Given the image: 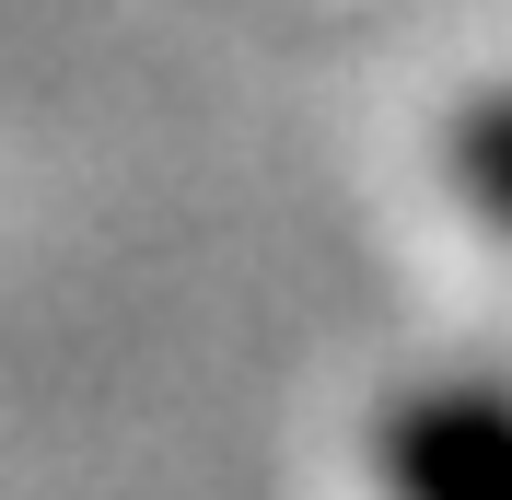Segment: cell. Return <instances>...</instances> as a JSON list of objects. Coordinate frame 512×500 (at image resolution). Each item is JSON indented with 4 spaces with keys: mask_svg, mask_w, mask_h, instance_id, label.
Segmentation results:
<instances>
[{
    "mask_svg": "<svg viewBox=\"0 0 512 500\" xmlns=\"http://www.w3.org/2000/svg\"><path fill=\"white\" fill-rule=\"evenodd\" d=\"M384 500H512V396L501 384H419L373 431Z\"/></svg>",
    "mask_w": 512,
    "mask_h": 500,
    "instance_id": "6da1fadb",
    "label": "cell"
},
{
    "mask_svg": "<svg viewBox=\"0 0 512 500\" xmlns=\"http://www.w3.org/2000/svg\"><path fill=\"white\" fill-rule=\"evenodd\" d=\"M454 187H466V210L512 221V94L478 105V117L454 128Z\"/></svg>",
    "mask_w": 512,
    "mask_h": 500,
    "instance_id": "7a4b0ae2",
    "label": "cell"
}]
</instances>
